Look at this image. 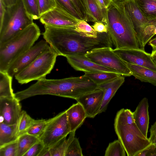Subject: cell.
<instances>
[{"mask_svg":"<svg viewBox=\"0 0 156 156\" xmlns=\"http://www.w3.org/2000/svg\"><path fill=\"white\" fill-rule=\"evenodd\" d=\"M24 110L22 111L18 123L19 136L26 133L28 128L35 121Z\"/></svg>","mask_w":156,"mask_h":156,"instance_id":"31","label":"cell"},{"mask_svg":"<svg viewBox=\"0 0 156 156\" xmlns=\"http://www.w3.org/2000/svg\"><path fill=\"white\" fill-rule=\"evenodd\" d=\"M112 1H113V0H112Z\"/></svg>","mask_w":156,"mask_h":156,"instance_id":"50","label":"cell"},{"mask_svg":"<svg viewBox=\"0 0 156 156\" xmlns=\"http://www.w3.org/2000/svg\"><path fill=\"white\" fill-rule=\"evenodd\" d=\"M136 34L140 48L144 50L146 44L154 35H156V20L146 25Z\"/></svg>","mask_w":156,"mask_h":156,"instance_id":"23","label":"cell"},{"mask_svg":"<svg viewBox=\"0 0 156 156\" xmlns=\"http://www.w3.org/2000/svg\"><path fill=\"white\" fill-rule=\"evenodd\" d=\"M104 94L102 90L97 88L76 100L83 107L87 117L94 118L99 114Z\"/></svg>","mask_w":156,"mask_h":156,"instance_id":"15","label":"cell"},{"mask_svg":"<svg viewBox=\"0 0 156 156\" xmlns=\"http://www.w3.org/2000/svg\"><path fill=\"white\" fill-rule=\"evenodd\" d=\"M108 33L117 49H140L130 16L122 0L112 1L107 9Z\"/></svg>","mask_w":156,"mask_h":156,"instance_id":"3","label":"cell"},{"mask_svg":"<svg viewBox=\"0 0 156 156\" xmlns=\"http://www.w3.org/2000/svg\"><path fill=\"white\" fill-rule=\"evenodd\" d=\"M44 27L43 38L58 56L66 57L75 54L85 55L96 48L112 47L108 33H98L96 37H90L77 32L74 27Z\"/></svg>","mask_w":156,"mask_h":156,"instance_id":"1","label":"cell"},{"mask_svg":"<svg viewBox=\"0 0 156 156\" xmlns=\"http://www.w3.org/2000/svg\"><path fill=\"white\" fill-rule=\"evenodd\" d=\"M74 28L76 31L86 36L95 37L98 36V32L84 20H80Z\"/></svg>","mask_w":156,"mask_h":156,"instance_id":"33","label":"cell"},{"mask_svg":"<svg viewBox=\"0 0 156 156\" xmlns=\"http://www.w3.org/2000/svg\"><path fill=\"white\" fill-rule=\"evenodd\" d=\"M56 7L66 12L79 20H82L76 7L71 0H55Z\"/></svg>","mask_w":156,"mask_h":156,"instance_id":"28","label":"cell"},{"mask_svg":"<svg viewBox=\"0 0 156 156\" xmlns=\"http://www.w3.org/2000/svg\"><path fill=\"white\" fill-rule=\"evenodd\" d=\"M152 54L155 55H156V50H152Z\"/></svg>","mask_w":156,"mask_h":156,"instance_id":"49","label":"cell"},{"mask_svg":"<svg viewBox=\"0 0 156 156\" xmlns=\"http://www.w3.org/2000/svg\"><path fill=\"white\" fill-rule=\"evenodd\" d=\"M149 104L146 98L139 102L135 111L133 112L135 123L144 136L147 137L149 117Z\"/></svg>","mask_w":156,"mask_h":156,"instance_id":"16","label":"cell"},{"mask_svg":"<svg viewBox=\"0 0 156 156\" xmlns=\"http://www.w3.org/2000/svg\"><path fill=\"white\" fill-rule=\"evenodd\" d=\"M82 149L78 139L75 137L69 144L65 156H83Z\"/></svg>","mask_w":156,"mask_h":156,"instance_id":"35","label":"cell"},{"mask_svg":"<svg viewBox=\"0 0 156 156\" xmlns=\"http://www.w3.org/2000/svg\"><path fill=\"white\" fill-rule=\"evenodd\" d=\"M96 2L106 15L107 9L112 1V0H95Z\"/></svg>","mask_w":156,"mask_h":156,"instance_id":"42","label":"cell"},{"mask_svg":"<svg viewBox=\"0 0 156 156\" xmlns=\"http://www.w3.org/2000/svg\"><path fill=\"white\" fill-rule=\"evenodd\" d=\"M133 23L136 33L151 21L143 15L134 0H122Z\"/></svg>","mask_w":156,"mask_h":156,"instance_id":"17","label":"cell"},{"mask_svg":"<svg viewBox=\"0 0 156 156\" xmlns=\"http://www.w3.org/2000/svg\"><path fill=\"white\" fill-rule=\"evenodd\" d=\"M6 7L11 6L16 4L19 0H0Z\"/></svg>","mask_w":156,"mask_h":156,"instance_id":"45","label":"cell"},{"mask_svg":"<svg viewBox=\"0 0 156 156\" xmlns=\"http://www.w3.org/2000/svg\"><path fill=\"white\" fill-rule=\"evenodd\" d=\"M95 84L84 75L59 79L37 80L27 89L15 93L20 101L31 97L49 94L76 100L95 89Z\"/></svg>","mask_w":156,"mask_h":156,"instance_id":"2","label":"cell"},{"mask_svg":"<svg viewBox=\"0 0 156 156\" xmlns=\"http://www.w3.org/2000/svg\"><path fill=\"white\" fill-rule=\"evenodd\" d=\"M76 7L82 20H86L87 16L83 0H71Z\"/></svg>","mask_w":156,"mask_h":156,"instance_id":"39","label":"cell"},{"mask_svg":"<svg viewBox=\"0 0 156 156\" xmlns=\"http://www.w3.org/2000/svg\"><path fill=\"white\" fill-rule=\"evenodd\" d=\"M17 141L0 147V156H16Z\"/></svg>","mask_w":156,"mask_h":156,"instance_id":"36","label":"cell"},{"mask_svg":"<svg viewBox=\"0 0 156 156\" xmlns=\"http://www.w3.org/2000/svg\"><path fill=\"white\" fill-rule=\"evenodd\" d=\"M92 27L97 32L108 33V30L106 25L101 22H95Z\"/></svg>","mask_w":156,"mask_h":156,"instance_id":"41","label":"cell"},{"mask_svg":"<svg viewBox=\"0 0 156 156\" xmlns=\"http://www.w3.org/2000/svg\"><path fill=\"white\" fill-rule=\"evenodd\" d=\"M115 131L128 156H136L151 144L135 123L123 124L114 121Z\"/></svg>","mask_w":156,"mask_h":156,"instance_id":"6","label":"cell"},{"mask_svg":"<svg viewBox=\"0 0 156 156\" xmlns=\"http://www.w3.org/2000/svg\"><path fill=\"white\" fill-rule=\"evenodd\" d=\"M12 77L6 72L0 71V97H15L12 87Z\"/></svg>","mask_w":156,"mask_h":156,"instance_id":"27","label":"cell"},{"mask_svg":"<svg viewBox=\"0 0 156 156\" xmlns=\"http://www.w3.org/2000/svg\"><path fill=\"white\" fill-rule=\"evenodd\" d=\"M125 81V77L121 75L114 80L98 86L104 93L103 101L99 114L105 112L108 105L117 90Z\"/></svg>","mask_w":156,"mask_h":156,"instance_id":"18","label":"cell"},{"mask_svg":"<svg viewBox=\"0 0 156 156\" xmlns=\"http://www.w3.org/2000/svg\"><path fill=\"white\" fill-rule=\"evenodd\" d=\"M39 19L44 25L58 27H75L80 20L57 7L41 15Z\"/></svg>","mask_w":156,"mask_h":156,"instance_id":"13","label":"cell"},{"mask_svg":"<svg viewBox=\"0 0 156 156\" xmlns=\"http://www.w3.org/2000/svg\"><path fill=\"white\" fill-rule=\"evenodd\" d=\"M114 51L125 62L148 68L156 71V65L151 54L141 49H113Z\"/></svg>","mask_w":156,"mask_h":156,"instance_id":"11","label":"cell"},{"mask_svg":"<svg viewBox=\"0 0 156 156\" xmlns=\"http://www.w3.org/2000/svg\"><path fill=\"white\" fill-rule=\"evenodd\" d=\"M66 110L70 132L76 131L82 125L87 117L85 111L78 102L73 104Z\"/></svg>","mask_w":156,"mask_h":156,"instance_id":"19","label":"cell"},{"mask_svg":"<svg viewBox=\"0 0 156 156\" xmlns=\"http://www.w3.org/2000/svg\"><path fill=\"white\" fill-rule=\"evenodd\" d=\"M33 20L22 0H19L15 4L6 7L2 22L0 24V45L34 23Z\"/></svg>","mask_w":156,"mask_h":156,"instance_id":"5","label":"cell"},{"mask_svg":"<svg viewBox=\"0 0 156 156\" xmlns=\"http://www.w3.org/2000/svg\"><path fill=\"white\" fill-rule=\"evenodd\" d=\"M67 115L65 110L48 119L45 129L39 138L44 146L49 148L70 133Z\"/></svg>","mask_w":156,"mask_h":156,"instance_id":"9","label":"cell"},{"mask_svg":"<svg viewBox=\"0 0 156 156\" xmlns=\"http://www.w3.org/2000/svg\"><path fill=\"white\" fill-rule=\"evenodd\" d=\"M44 146L40 139L34 144L23 156H39Z\"/></svg>","mask_w":156,"mask_h":156,"instance_id":"38","label":"cell"},{"mask_svg":"<svg viewBox=\"0 0 156 156\" xmlns=\"http://www.w3.org/2000/svg\"><path fill=\"white\" fill-rule=\"evenodd\" d=\"M28 13L33 20L40 18L37 0H22Z\"/></svg>","mask_w":156,"mask_h":156,"instance_id":"34","label":"cell"},{"mask_svg":"<svg viewBox=\"0 0 156 156\" xmlns=\"http://www.w3.org/2000/svg\"><path fill=\"white\" fill-rule=\"evenodd\" d=\"M121 75L118 73L107 72L87 73L84 75L98 86L111 81Z\"/></svg>","mask_w":156,"mask_h":156,"instance_id":"26","label":"cell"},{"mask_svg":"<svg viewBox=\"0 0 156 156\" xmlns=\"http://www.w3.org/2000/svg\"><path fill=\"white\" fill-rule=\"evenodd\" d=\"M152 58L156 65V55L151 54Z\"/></svg>","mask_w":156,"mask_h":156,"instance_id":"48","label":"cell"},{"mask_svg":"<svg viewBox=\"0 0 156 156\" xmlns=\"http://www.w3.org/2000/svg\"><path fill=\"white\" fill-rule=\"evenodd\" d=\"M19 137L18 123L9 125L0 122V147L16 141Z\"/></svg>","mask_w":156,"mask_h":156,"instance_id":"22","label":"cell"},{"mask_svg":"<svg viewBox=\"0 0 156 156\" xmlns=\"http://www.w3.org/2000/svg\"><path fill=\"white\" fill-rule=\"evenodd\" d=\"M149 44L152 47L153 50H156V37L150 40Z\"/></svg>","mask_w":156,"mask_h":156,"instance_id":"47","label":"cell"},{"mask_svg":"<svg viewBox=\"0 0 156 156\" xmlns=\"http://www.w3.org/2000/svg\"><path fill=\"white\" fill-rule=\"evenodd\" d=\"M58 55L50 47L28 66L14 77L18 82L26 84L46 78L54 68Z\"/></svg>","mask_w":156,"mask_h":156,"instance_id":"7","label":"cell"},{"mask_svg":"<svg viewBox=\"0 0 156 156\" xmlns=\"http://www.w3.org/2000/svg\"><path fill=\"white\" fill-rule=\"evenodd\" d=\"M132 75L142 82L156 86V71L144 67L125 62Z\"/></svg>","mask_w":156,"mask_h":156,"instance_id":"21","label":"cell"},{"mask_svg":"<svg viewBox=\"0 0 156 156\" xmlns=\"http://www.w3.org/2000/svg\"><path fill=\"white\" fill-rule=\"evenodd\" d=\"M40 34L39 27L34 23L0 45V71L6 72L13 61L34 45Z\"/></svg>","mask_w":156,"mask_h":156,"instance_id":"4","label":"cell"},{"mask_svg":"<svg viewBox=\"0 0 156 156\" xmlns=\"http://www.w3.org/2000/svg\"><path fill=\"white\" fill-rule=\"evenodd\" d=\"M39 15H41L56 7L55 0H37Z\"/></svg>","mask_w":156,"mask_h":156,"instance_id":"37","label":"cell"},{"mask_svg":"<svg viewBox=\"0 0 156 156\" xmlns=\"http://www.w3.org/2000/svg\"><path fill=\"white\" fill-rule=\"evenodd\" d=\"M48 122V120H36L27 131L26 133L36 136L39 138L44 132Z\"/></svg>","mask_w":156,"mask_h":156,"instance_id":"32","label":"cell"},{"mask_svg":"<svg viewBox=\"0 0 156 156\" xmlns=\"http://www.w3.org/2000/svg\"><path fill=\"white\" fill-rule=\"evenodd\" d=\"M64 137L49 148L51 156H65L66 151L70 140L69 137Z\"/></svg>","mask_w":156,"mask_h":156,"instance_id":"29","label":"cell"},{"mask_svg":"<svg viewBox=\"0 0 156 156\" xmlns=\"http://www.w3.org/2000/svg\"><path fill=\"white\" fill-rule=\"evenodd\" d=\"M136 156H156V145L151 144Z\"/></svg>","mask_w":156,"mask_h":156,"instance_id":"40","label":"cell"},{"mask_svg":"<svg viewBox=\"0 0 156 156\" xmlns=\"http://www.w3.org/2000/svg\"><path fill=\"white\" fill-rule=\"evenodd\" d=\"M39 156H51L49 148H44Z\"/></svg>","mask_w":156,"mask_h":156,"instance_id":"46","label":"cell"},{"mask_svg":"<svg viewBox=\"0 0 156 156\" xmlns=\"http://www.w3.org/2000/svg\"><path fill=\"white\" fill-rule=\"evenodd\" d=\"M144 16L149 20H156V0H134Z\"/></svg>","mask_w":156,"mask_h":156,"instance_id":"24","label":"cell"},{"mask_svg":"<svg viewBox=\"0 0 156 156\" xmlns=\"http://www.w3.org/2000/svg\"><path fill=\"white\" fill-rule=\"evenodd\" d=\"M126 152L122 144L118 140L110 143L105 151V156H125Z\"/></svg>","mask_w":156,"mask_h":156,"instance_id":"30","label":"cell"},{"mask_svg":"<svg viewBox=\"0 0 156 156\" xmlns=\"http://www.w3.org/2000/svg\"><path fill=\"white\" fill-rule=\"evenodd\" d=\"M85 55L94 63L115 71L122 75H132L131 71L125 62L114 51L111 47L96 48Z\"/></svg>","mask_w":156,"mask_h":156,"instance_id":"8","label":"cell"},{"mask_svg":"<svg viewBox=\"0 0 156 156\" xmlns=\"http://www.w3.org/2000/svg\"><path fill=\"white\" fill-rule=\"evenodd\" d=\"M86 9L87 22H100L106 24V15L99 7L95 0H83Z\"/></svg>","mask_w":156,"mask_h":156,"instance_id":"20","label":"cell"},{"mask_svg":"<svg viewBox=\"0 0 156 156\" xmlns=\"http://www.w3.org/2000/svg\"><path fill=\"white\" fill-rule=\"evenodd\" d=\"M50 48L46 41L41 40L13 61L6 72L12 77L14 76Z\"/></svg>","mask_w":156,"mask_h":156,"instance_id":"10","label":"cell"},{"mask_svg":"<svg viewBox=\"0 0 156 156\" xmlns=\"http://www.w3.org/2000/svg\"><path fill=\"white\" fill-rule=\"evenodd\" d=\"M20 101L15 97H0V122L18 123L22 111Z\"/></svg>","mask_w":156,"mask_h":156,"instance_id":"12","label":"cell"},{"mask_svg":"<svg viewBox=\"0 0 156 156\" xmlns=\"http://www.w3.org/2000/svg\"><path fill=\"white\" fill-rule=\"evenodd\" d=\"M6 10V7L1 1L0 0V24L3 21Z\"/></svg>","mask_w":156,"mask_h":156,"instance_id":"44","label":"cell"},{"mask_svg":"<svg viewBox=\"0 0 156 156\" xmlns=\"http://www.w3.org/2000/svg\"><path fill=\"white\" fill-rule=\"evenodd\" d=\"M148 139L151 144L156 145V121L151 127L150 136Z\"/></svg>","mask_w":156,"mask_h":156,"instance_id":"43","label":"cell"},{"mask_svg":"<svg viewBox=\"0 0 156 156\" xmlns=\"http://www.w3.org/2000/svg\"><path fill=\"white\" fill-rule=\"evenodd\" d=\"M39 140L38 138L27 133L20 136L17 141L16 156H23L32 146Z\"/></svg>","mask_w":156,"mask_h":156,"instance_id":"25","label":"cell"},{"mask_svg":"<svg viewBox=\"0 0 156 156\" xmlns=\"http://www.w3.org/2000/svg\"><path fill=\"white\" fill-rule=\"evenodd\" d=\"M65 57L68 63L73 69L77 71L83 72L85 73L107 72L120 74L115 71L94 63L86 57L85 54H73L67 56Z\"/></svg>","mask_w":156,"mask_h":156,"instance_id":"14","label":"cell"}]
</instances>
